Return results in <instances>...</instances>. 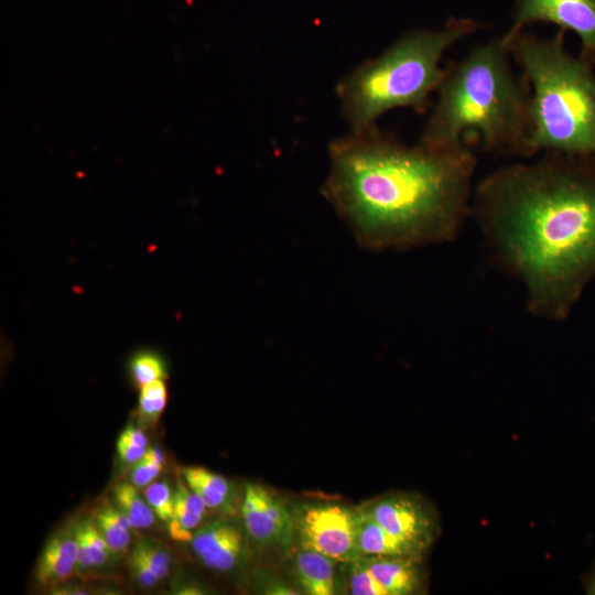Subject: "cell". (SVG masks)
<instances>
[{
    "label": "cell",
    "instance_id": "cell-1",
    "mask_svg": "<svg viewBox=\"0 0 595 595\" xmlns=\"http://www.w3.org/2000/svg\"><path fill=\"white\" fill-rule=\"evenodd\" d=\"M473 216L533 315L563 320L595 277V158L544 152L487 174Z\"/></svg>",
    "mask_w": 595,
    "mask_h": 595
},
{
    "label": "cell",
    "instance_id": "cell-2",
    "mask_svg": "<svg viewBox=\"0 0 595 595\" xmlns=\"http://www.w3.org/2000/svg\"><path fill=\"white\" fill-rule=\"evenodd\" d=\"M328 160L323 196L365 249L446 242L470 216L468 145H411L374 126L333 140Z\"/></svg>",
    "mask_w": 595,
    "mask_h": 595
},
{
    "label": "cell",
    "instance_id": "cell-3",
    "mask_svg": "<svg viewBox=\"0 0 595 595\" xmlns=\"http://www.w3.org/2000/svg\"><path fill=\"white\" fill-rule=\"evenodd\" d=\"M502 36L444 67L419 142L436 149L475 142L491 154L532 156L530 90Z\"/></svg>",
    "mask_w": 595,
    "mask_h": 595
},
{
    "label": "cell",
    "instance_id": "cell-4",
    "mask_svg": "<svg viewBox=\"0 0 595 595\" xmlns=\"http://www.w3.org/2000/svg\"><path fill=\"white\" fill-rule=\"evenodd\" d=\"M530 90L532 156L544 152L595 158V73L572 55L564 31L540 37L523 31L502 35Z\"/></svg>",
    "mask_w": 595,
    "mask_h": 595
},
{
    "label": "cell",
    "instance_id": "cell-5",
    "mask_svg": "<svg viewBox=\"0 0 595 595\" xmlns=\"http://www.w3.org/2000/svg\"><path fill=\"white\" fill-rule=\"evenodd\" d=\"M480 26L469 19H451L437 30H413L351 69L336 86L350 131L377 126L379 118L393 109L429 111L431 95L443 78V55Z\"/></svg>",
    "mask_w": 595,
    "mask_h": 595
},
{
    "label": "cell",
    "instance_id": "cell-6",
    "mask_svg": "<svg viewBox=\"0 0 595 595\" xmlns=\"http://www.w3.org/2000/svg\"><path fill=\"white\" fill-rule=\"evenodd\" d=\"M294 541L338 563L360 559L356 544V509L333 501H303L290 508Z\"/></svg>",
    "mask_w": 595,
    "mask_h": 595
},
{
    "label": "cell",
    "instance_id": "cell-7",
    "mask_svg": "<svg viewBox=\"0 0 595 595\" xmlns=\"http://www.w3.org/2000/svg\"><path fill=\"white\" fill-rule=\"evenodd\" d=\"M242 523L247 536L261 549L286 553L294 543L291 509L267 487L249 483L241 501Z\"/></svg>",
    "mask_w": 595,
    "mask_h": 595
},
{
    "label": "cell",
    "instance_id": "cell-8",
    "mask_svg": "<svg viewBox=\"0 0 595 595\" xmlns=\"http://www.w3.org/2000/svg\"><path fill=\"white\" fill-rule=\"evenodd\" d=\"M532 22L558 24L573 31L582 44L581 56L595 63V0H517L513 24L505 33L521 32Z\"/></svg>",
    "mask_w": 595,
    "mask_h": 595
},
{
    "label": "cell",
    "instance_id": "cell-9",
    "mask_svg": "<svg viewBox=\"0 0 595 595\" xmlns=\"http://www.w3.org/2000/svg\"><path fill=\"white\" fill-rule=\"evenodd\" d=\"M388 532L425 551L433 542L437 524L433 512L411 494H389L363 505Z\"/></svg>",
    "mask_w": 595,
    "mask_h": 595
},
{
    "label": "cell",
    "instance_id": "cell-10",
    "mask_svg": "<svg viewBox=\"0 0 595 595\" xmlns=\"http://www.w3.org/2000/svg\"><path fill=\"white\" fill-rule=\"evenodd\" d=\"M191 543L195 555L215 572L235 571L247 559L242 531L229 520H215L199 528Z\"/></svg>",
    "mask_w": 595,
    "mask_h": 595
},
{
    "label": "cell",
    "instance_id": "cell-11",
    "mask_svg": "<svg viewBox=\"0 0 595 595\" xmlns=\"http://www.w3.org/2000/svg\"><path fill=\"white\" fill-rule=\"evenodd\" d=\"M387 595L419 593L423 585L421 558L366 556L360 558Z\"/></svg>",
    "mask_w": 595,
    "mask_h": 595
},
{
    "label": "cell",
    "instance_id": "cell-12",
    "mask_svg": "<svg viewBox=\"0 0 595 595\" xmlns=\"http://www.w3.org/2000/svg\"><path fill=\"white\" fill-rule=\"evenodd\" d=\"M356 544L360 558L415 556L423 550L388 532L364 506L356 509Z\"/></svg>",
    "mask_w": 595,
    "mask_h": 595
},
{
    "label": "cell",
    "instance_id": "cell-13",
    "mask_svg": "<svg viewBox=\"0 0 595 595\" xmlns=\"http://www.w3.org/2000/svg\"><path fill=\"white\" fill-rule=\"evenodd\" d=\"M325 554L300 547L291 559L294 580L302 593L307 595H332L336 592L335 564Z\"/></svg>",
    "mask_w": 595,
    "mask_h": 595
},
{
    "label": "cell",
    "instance_id": "cell-14",
    "mask_svg": "<svg viewBox=\"0 0 595 595\" xmlns=\"http://www.w3.org/2000/svg\"><path fill=\"white\" fill-rule=\"evenodd\" d=\"M78 562L75 531L55 534L44 547L36 565L35 577L41 585H57L66 581Z\"/></svg>",
    "mask_w": 595,
    "mask_h": 595
},
{
    "label": "cell",
    "instance_id": "cell-15",
    "mask_svg": "<svg viewBox=\"0 0 595 595\" xmlns=\"http://www.w3.org/2000/svg\"><path fill=\"white\" fill-rule=\"evenodd\" d=\"M206 505L188 485L177 482L174 490V515L169 521L172 539L188 542L206 513Z\"/></svg>",
    "mask_w": 595,
    "mask_h": 595
},
{
    "label": "cell",
    "instance_id": "cell-16",
    "mask_svg": "<svg viewBox=\"0 0 595 595\" xmlns=\"http://www.w3.org/2000/svg\"><path fill=\"white\" fill-rule=\"evenodd\" d=\"M183 476L188 487L199 496L208 509H226L234 498L232 485L223 475L202 466H187Z\"/></svg>",
    "mask_w": 595,
    "mask_h": 595
},
{
    "label": "cell",
    "instance_id": "cell-17",
    "mask_svg": "<svg viewBox=\"0 0 595 595\" xmlns=\"http://www.w3.org/2000/svg\"><path fill=\"white\" fill-rule=\"evenodd\" d=\"M80 569L99 567L105 564L110 549L95 521L83 519L74 529Z\"/></svg>",
    "mask_w": 595,
    "mask_h": 595
},
{
    "label": "cell",
    "instance_id": "cell-18",
    "mask_svg": "<svg viewBox=\"0 0 595 595\" xmlns=\"http://www.w3.org/2000/svg\"><path fill=\"white\" fill-rule=\"evenodd\" d=\"M95 523L113 553L123 552L131 540L132 526L126 515L111 504L104 505L95 517Z\"/></svg>",
    "mask_w": 595,
    "mask_h": 595
},
{
    "label": "cell",
    "instance_id": "cell-19",
    "mask_svg": "<svg viewBox=\"0 0 595 595\" xmlns=\"http://www.w3.org/2000/svg\"><path fill=\"white\" fill-rule=\"evenodd\" d=\"M137 486L120 483L113 489L117 507L126 515L133 529H144L152 526L155 513L147 499L137 491Z\"/></svg>",
    "mask_w": 595,
    "mask_h": 595
},
{
    "label": "cell",
    "instance_id": "cell-20",
    "mask_svg": "<svg viewBox=\"0 0 595 595\" xmlns=\"http://www.w3.org/2000/svg\"><path fill=\"white\" fill-rule=\"evenodd\" d=\"M128 370L137 388L167 377V367L163 356L153 349L136 351L129 359Z\"/></svg>",
    "mask_w": 595,
    "mask_h": 595
},
{
    "label": "cell",
    "instance_id": "cell-21",
    "mask_svg": "<svg viewBox=\"0 0 595 595\" xmlns=\"http://www.w3.org/2000/svg\"><path fill=\"white\" fill-rule=\"evenodd\" d=\"M167 402V388L164 380L159 379L140 388L138 401L139 418L145 423L155 424L161 418Z\"/></svg>",
    "mask_w": 595,
    "mask_h": 595
},
{
    "label": "cell",
    "instance_id": "cell-22",
    "mask_svg": "<svg viewBox=\"0 0 595 595\" xmlns=\"http://www.w3.org/2000/svg\"><path fill=\"white\" fill-rule=\"evenodd\" d=\"M348 564V591L351 595H387L372 573L359 559Z\"/></svg>",
    "mask_w": 595,
    "mask_h": 595
},
{
    "label": "cell",
    "instance_id": "cell-23",
    "mask_svg": "<svg viewBox=\"0 0 595 595\" xmlns=\"http://www.w3.org/2000/svg\"><path fill=\"white\" fill-rule=\"evenodd\" d=\"M144 496L155 516L169 522L174 515V491L164 482L151 483L147 486Z\"/></svg>",
    "mask_w": 595,
    "mask_h": 595
},
{
    "label": "cell",
    "instance_id": "cell-24",
    "mask_svg": "<svg viewBox=\"0 0 595 595\" xmlns=\"http://www.w3.org/2000/svg\"><path fill=\"white\" fill-rule=\"evenodd\" d=\"M164 456L156 447L147 448L143 456L134 463L131 472L132 484L138 487L148 486L163 468Z\"/></svg>",
    "mask_w": 595,
    "mask_h": 595
},
{
    "label": "cell",
    "instance_id": "cell-25",
    "mask_svg": "<svg viewBox=\"0 0 595 595\" xmlns=\"http://www.w3.org/2000/svg\"><path fill=\"white\" fill-rule=\"evenodd\" d=\"M133 550L144 559L160 580H163L169 575L171 556L165 549L153 543L142 541L139 542Z\"/></svg>",
    "mask_w": 595,
    "mask_h": 595
},
{
    "label": "cell",
    "instance_id": "cell-26",
    "mask_svg": "<svg viewBox=\"0 0 595 595\" xmlns=\"http://www.w3.org/2000/svg\"><path fill=\"white\" fill-rule=\"evenodd\" d=\"M255 588L264 595H295L299 589L271 571H259L255 578Z\"/></svg>",
    "mask_w": 595,
    "mask_h": 595
},
{
    "label": "cell",
    "instance_id": "cell-27",
    "mask_svg": "<svg viewBox=\"0 0 595 595\" xmlns=\"http://www.w3.org/2000/svg\"><path fill=\"white\" fill-rule=\"evenodd\" d=\"M129 563L136 581L142 588H150L161 581L144 559L134 550L130 555Z\"/></svg>",
    "mask_w": 595,
    "mask_h": 595
},
{
    "label": "cell",
    "instance_id": "cell-28",
    "mask_svg": "<svg viewBox=\"0 0 595 595\" xmlns=\"http://www.w3.org/2000/svg\"><path fill=\"white\" fill-rule=\"evenodd\" d=\"M118 441L128 445L147 448L148 439L145 434L133 425L127 426L118 437Z\"/></svg>",
    "mask_w": 595,
    "mask_h": 595
},
{
    "label": "cell",
    "instance_id": "cell-29",
    "mask_svg": "<svg viewBox=\"0 0 595 595\" xmlns=\"http://www.w3.org/2000/svg\"><path fill=\"white\" fill-rule=\"evenodd\" d=\"M117 451L120 458L126 463H137L145 453L147 448L128 445L117 441Z\"/></svg>",
    "mask_w": 595,
    "mask_h": 595
},
{
    "label": "cell",
    "instance_id": "cell-30",
    "mask_svg": "<svg viewBox=\"0 0 595 595\" xmlns=\"http://www.w3.org/2000/svg\"><path fill=\"white\" fill-rule=\"evenodd\" d=\"M584 586L586 593L589 595H595V565L592 569L591 573L584 580Z\"/></svg>",
    "mask_w": 595,
    "mask_h": 595
}]
</instances>
